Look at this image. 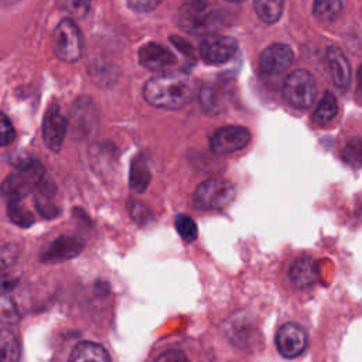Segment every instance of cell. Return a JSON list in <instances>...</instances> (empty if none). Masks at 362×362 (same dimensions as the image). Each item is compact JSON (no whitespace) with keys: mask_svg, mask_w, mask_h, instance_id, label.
I'll use <instances>...</instances> for the list:
<instances>
[{"mask_svg":"<svg viewBox=\"0 0 362 362\" xmlns=\"http://www.w3.org/2000/svg\"><path fill=\"white\" fill-rule=\"evenodd\" d=\"M18 318L20 315L14 303L8 297L0 296V321L14 324L18 321Z\"/></svg>","mask_w":362,"mask_h":362,"instance_id":"d4e9b609","label":"cell"},{"mask_svg":"<svg viewBox=\"0 0 362 362\" xmlns=\"http://www.w3.org/2000/svg\"><path fill=\"white\" fill-rule=\"evenodd\" d=\"M226 1H230V3H242L245 0H226Z\"/></svg>","mask_w":362,"mask_h":362,"instance_id":"1f68e13d","label":"cell"},{"mask_svg":"<svg viewBox=\"0 0 362 362\" xmlns=\"http://www.w3.org/2000/svg\"><path fill=\"white\" fill-rule=\"evenodd\" d=\"M16 137L14 127L10 122V119L0 112V147L10 144Z\"/></svg>","mask_w":362,"mask_h":362,"instance_id":"4316f807","label":"cell"},{"mask_svg":"<svg viewBox=\"0 0 362 362\" xmlns=\"http://www.w3.org/2000/svg\"><path fill=\"white\" fill-rule=\"evenodd\" d=\"M288 279L296 288H311L317 281L315 262L308 256L294 259L288 267Z\"/></svg>","mask_w":362,"mask_h":362,"instance_id":"5bb4252c","label":"cell"},{"mask_svg":"<svg viewBox=\"0 0 362 362\" xmlns=\"http://www.w3.org/2000/svg\"><path fill=\"white\" fill-rule=\"evenodd\" d=\"M253 7L263 23L273 24L283 14L284 0H253Z\"/></svg>","mask_w":362,"mask_h":362,"instance_id":"e0dca14e","label":"cell"},{"mask_svg":"<svg viewBox=\"0 0 362 362\" xmlns=\"http://www.w3.org/2000/svg\"><path fill=\"white\" fill-rule=\"evenodd\" d=\"M342 10L341 0H314L313 14L322 23H332Z\"/></svg>","mask_w":362,"mask_h":362,"instance_id":"ffe728a7","label":"cell"},{"mask_svg":"<svg viewBox=\"0 0 362 362\" xmlns=\"http://www.w3.org/2000/svg\"><path fill=\"white\" fill-rule=\"evenodd\" d=\"M325 61L334 85L345 89L351 81V65L342 49L337 45L328 47L325 51Z\"/></svg>","mask_w":362,"mask_h":362,"instance_id":"8fae6325","label":"cell"},{"mask_svg":"<svg viewBox=\"0 0 362 362\" xmlns=\"http://www.w3.org/2000/svg\"><path fill=\"white\" fill-rule=\"evenodd\" d=\"M154 362H189V359L185 356L182 351L178 349H170L161 354Z\"/></svg>","mask_w":362,"mask_h":362,"instance_id":"f546056e","label":"cell"},{"mask_svg":"<svg viewBox=\"0 0 362 362\" xmlns=\"http://www.w3.org/2000/svg\"><path fill=\"white\" fill-rule=\"evenodd\" d=\"M235 197V187L226 180L211 178L201 182L194 192V204L206 211L228 206Z\"/></svg>","mask_w":362,"mask_h":362,"instance_id":"5b68a950","label":"cell"},{"mask_svg":"<svg viewBox=\"0 0 362 362\" xmlns=\"http://www.w3.org/2000/svg\"><path fill=\"white\" fill-rule=\"evenodd\" d=\"M52 48L55 55L64 62H75L83 51V40L78 25L71 18H64L52 34Z\"/></svg>","mask_w":362,"mask_h":362,"instance_id":"3957f363","label":"cell"},{"mask_svg":"<svg viewBox=\"0 0 362 362\" xmlns=\"http://www.w3.org/2000/svg\"><path fill=\"white\" fill-rule=\"evenodd\" d=\"M139 61L147 69H163L175 64V55L164 45L148 42L139 49Z\"/></svg>","mask_w":362,"mask_h":362,"instance_id":"7c38bea8","label":"cell"},{"mask_svg":"<svg viewBox=\"0 0 362 362\" xmlns=\"http://www.w3.org/2000/svg\"><path fill=\"white\" fill-rule=\"evenodd\" d=\"M250 141V132L243 126H223L215 130L209 139V147L215 154H229L245 148Z\"/></svg>","mask_w":362,"mask_h":362,"instance_id":"8992f818","label":"cell"},{"mask_svg":"<svg viewBox=\"0 0 362 362\" xmlns=\"http://www.w3.org/2000/svg\"><path fill=\"white\" fill-rule=\"evenodd\" d=\"M68 362H112V359L102 345L85 341L72 349Z\"/></svg>","mask_w":362,"mask_h":362,"instance_id":"9a60e30c","label":"cell"},{"mask_svg":"<svg viewBox=\"0 0 362 362\" xmlns=\"http://www.w3.org/2000/svg\"><path fill=\"white\" fill-rule=\"evenodd\" d=\"M338 113V103L337 99L332 93L325 92L322 99L320 100L317 109L313 113V122L315 124L324 126L327 123H329Z\"/></svg>","mask_w":362,"mask_h":362,"instance_id":"ac0fdd59","label":"cell"},{"mask_svg":"<svg viewBox=\"0 0 362 362\" xmlns=\"http://www.w3.org/2000/svg\"><path fill=\"white\" fill-rule=\"evenodd\" d=\"M175 228L180 233V236L185 240V242H194L198 236V229H197V225L194 222V219L188 215H184V214H180L175 216Z\"/></svg>","mask_w":362,"mask_h":362,"instance_id":"603a6c76","label":"cell"},{"mask_svg":"<svg viewBox=\"0 0 362 362\" xmlns=\"http://www.w3.org/2000/svg\"><path fill=\"white\" fill-rule=\"evenodd\" d=\"M276 346L281 356L291 359L298 356L307 348V334L296 322H287L276 334Z\"/></svg>","mask_w":362,"mask_h":362,"instance_id":"9c48e42d","label":"cell"},{"mask_svg":"<svg viewBox=\"0 0 362 362\" xmlns=\"http://www.w3.org/2000/svg\"><path fill=\"white\" fill-rule=\"evenodd\" d=\"M161 3V0H127V4L139 13H147L154 10L158 4Z\"/></svg>","mask_w":362,"mask_h":362,"instance_id":"f1b7e54d","label":"cell"},{"mask_svg":"<svg viewBox=\"0 0 362 362\" xmlns=\"http://www.w3.org/2000/svg\"><path fill=\"white\" fill-rule=\"evenodd\" d=\"M59 7L74 18H82L88 14L90 0H58Z\"/></svg>","mask_w":362,"mask_h":362,"instance_id":"cb8c5ba5","label":"cell"},{"mask_svg":"<svg viewBox=\"0 0 362 362\" xmlns=\"http://www.w3.org/2000/svg\"><path fill=\"white\" fill-rule=\"evenodd\" d=\"M283 95L294 107H310L317 96V83L314 76L305 69H296L290 72L283 85Z\"/></svg>","mask_w":362,"mask_h":362,"instance_id":"277c9868","label":"cell"},{"mask_svg":"<svg viewBox=\"0 0 362 362\" xmlns=\"http://www.w3.org/2000/svg\"><path fill=\"white\" fill-rule=\"evenodd\" d=\"M18 249L16 245H1L0 246V269H6L17 259Z\"/></svg>","mask_w":362,"mask_h":362,"instance_id":"83f0119b","label":"cell"},{"mask_svg":"<svg viewBox=\"0 0 362 362\" xmlns=\"http://www.w3.org/2000/svg\"><path fill=\"white\" fill-rule=\"evenodd\" d=\"M356 89L358 93H362V65L358 69V81H356Z\"/></svg>","mask_w":362,"mask_h":362,"instance_id":"4dcf8cb0","label":"cell"},{"mask_svg":"<svg viewBox=\"0 0 362 362\" xmlns=\"http://www.w3.org/2000/svg\"><path fill=\"white\" fill-rule=\"evenodd\" d=\"M294 59L293 49L286 44H272L266 47L259 57V68L264 75H273L287 69Z\"/></svg>","mask_w":362,"mask_h":362,"instance_id":"30bf717a","label":"cell"},{"mask_svg":"<svg viewBox=\"0 0 362 362\" xmlns=\"http://www.w3.org/2000/svg\"><path fill=\"white\" fill-rule=\"evenodd\" d=\"M238 51V41L228 35H211L199 45V55L209 65H221L233 58Z\"/></svg>","mask_w":362,"mask_h":362,"instance_id":"52a82bcc","label":"cell"},{"mask_svg":"<svg viewBox=\"0 0 362 362\" xmlns=\"http://www.w3.org/2000/svg\"><path fill=\"white\" fill-rule=\"evenodd\" d=\"M20 354L21 348L16 335L8 329L0 328V362H18Z\"/></svg>","mask_w":362,"mask_h":362,"instance_id":"d6986e66","label":"cell"},{"mask_svg":"<svg viewBox=\"0 0 362 362\" xmlns=\"http://www.w3.org/2000/svg\"><path fill=\"white\" fill-rule=\"evenodd\" d=\"M341 158L345 164L354 168L362 167V137L348 140L341 148Z\"/></svg>","mask_w":362,"mask_h":362,"instance_id":"44dd1931","label":"cell"},{"mask_svg":"<svg viewBox=\"0 0 362 362\" xmlns=\"http://www.w3.org/2000/svg\"><path fill=\"white\" fill-rule=\"evenodd\" d=\"M150 180H151V173L147 161L143 157L134 158L130 167V177H129L130 188L137 194L144 192L147 185L150 184Z\"/></svg>","mask_w":362,"mask_h":362,"instance_id":"2e32d148","label":"cell"},{"mask_svg":"<svg viewBox=\"0 0 362 362\" xmlns=\"http://www.w3.org/2000/svg\"><path fill=\"white\" fill-rule=\"evenodd\" d=\"M66 130L68 122L65 116L61 113L59 106L57 103L49 105L42 120V139L45 146L51 151L58 153L64 144Z\"/></svg>","mask_w":362,"mask_h":362,"instance_id":"ba28073f","label":"cell"},{"mask_svg":"<svg viewBox=\"0 0 362 362\" xmlns=\"http://www.w3.org/2000/svg\"><path fill=\"white\" fill-rule=\"evenodd\" d=\"M44 177L45 171L40 163L27 161L4 180L1 191L8 201H23L24 197L37 189Z\"/></svg>","mask_w":362,"mask_h":362,"instance_id":"7a4b0ae2","label":"cell"},{"mask_svg":"<svg viewBox=\"0 0 362 362\" xmlns=\"http://www.w3.org/2000/svg\"><path fill=\"white\" fill-rule=\"evenodd\" d=\"M83 245L74 236H61L51 242V245L41 253L42 262H62L75 257L81 253Z\"/></svg>","mask_w":362,"mask_h":362,"instance_id":"4fadbf2b","label":"cell"},{"mask_svg":"<svg viewBox=\"0 0 362 362\" xmlns=\"http://www.w3.org/2000/svg\"><path fill=\"white\" fill-rule=\"evenodd\" d=\"M7 214L11 222L16 223L17 226L28 228L34 223V215L23 205L21 201H8Z\"/></svg>","mask_w":362,"mask_h":362,"instance_id":"7402d4cb","label":"cell"},{"mask_svg":"<svg viewBox=\"0 0 362 362\" xmlns=\"http://www.w3.org/2000/svg\"><path fill=\"white\" fill-rule=\"evenodd\" d=\"M194 78L184 71L163 72L150 78L143 89L144 99L160 109H181L195 96Z\"/></svg>","mask_w":362,"mask_h":362,"instance_id":"6da1fadb","label":"cell"},{"mask_svg":"<svg viewBox=\"0 0 362 362\" xmlns=\"http://www.w3.org/2000/svg\"><path fill=\"white\" fill-rule=\"evenodd\" d=\"M129 212H130V215L133 216V219H134L136 222H139L140 225H147V223H150V222L154 219V216H153L150 208L146 206V205L141 204V202H136V201L130 202V209H129Z\"/></svg>","mask_w":362,"mask_h":362,"instance_id":"484cf974","label":"cell"}]
</instances>
